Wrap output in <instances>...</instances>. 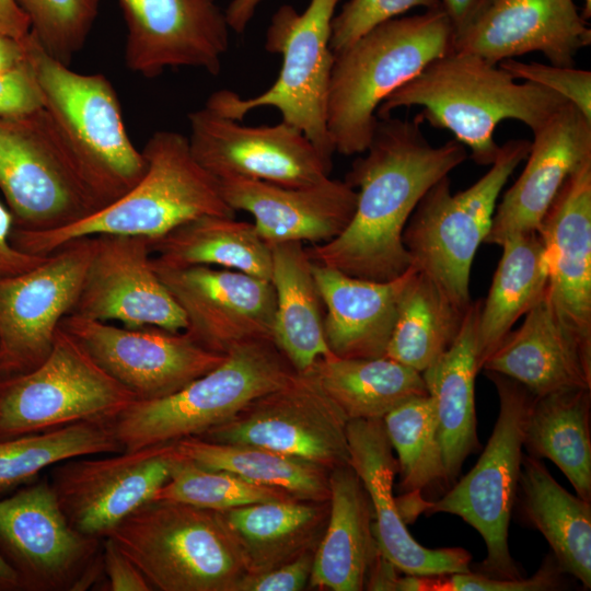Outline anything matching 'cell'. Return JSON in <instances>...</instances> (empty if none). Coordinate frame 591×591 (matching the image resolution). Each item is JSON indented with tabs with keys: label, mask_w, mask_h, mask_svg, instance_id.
<instances>
[{
	"label": "cell",
	"mask_w": 591,
	"mask_h": 591,
	"mask_svg": "<svg viewBox=\"0 0 591 591\" xmlns=\"http://www.w3.org/2000/svg\"><path fill=\"white\" fill-rule=\"evenodd\" d=\"M482 369L515 380L535 396L565 389H591V354L563 323L547 288L523 323L505 336Z\"/></svg>",
	"instance_id": "4316f807"
},
{
	"label": "cell",
	"mask_w": 591,
	"mask_h": 591,
	"mask_svg": "<svg viewBox=\"0 0 591 591\" xmlns=\"http://www.w3.org/2000/svg\"><path fill=\"white\" fill-rule=\"evenodd\" d=\"M521 518L540 531L559 568L591 588V501L560 486L544 463L523 454L517 491Z\"/></svg>",
	"instance_id": "4dcf8cb0"
},
{
	"label": "cell",
	"mask_w": 591,
	"mask_h": 591,
	"mask_svg": "<svg viewBox=\"0 0 591 591\" xmlns=\"http://www.w3.org/2000/svg\"><path fill=\"white\" fill-rule=\"evenodd\" d=\"M20 590V581L15 570L0 554V591Z\"/></svg>",
	"instance_id": "9f6ffc18"
},
{
	"label": "cell",
	"mask_w": 591,
	"mask_h": 591,
	"mask_svg": "<svg viewBox=\"0 0 591 591\" xmlns=\"http://www.w3.org/2000/svg\"><path fill=\"white\" fill-rule=\"evenodd\" d=\"M537 232L547 256L549 300L591 354V161L565 181Z\"/></svg>",
	"instance_id": "d4e9b609"
},
{
	"label": "cell",
	"mask_w": 591,
	"mask_h": 591,
	"mask_svg": "<svg viewBox=\"0 0 591 591\" xmlns=\"http://www.w3.org/2000/svg\"><path fill=\"white\" fill-rule=\"evenodd\" d=\"M591 44V30L573 0H491L453 39V50L498 65L528 53H542L552 65L572 67Z\"/></svg>",
	"instance_id": "7402d4cb"
},
{
	"label": "cell",
	"mask_w": 591,
	"mask_h": 591,
	"mask_svg": "<svg viewBox=\"0 0 591 591\" xmlns=\"http://www.w3.org/2000/svg\"><path fill=\"white\" fill-rule=\"evenodd\" d=\"M30 31V21L15 0H0V33L23 39Z\"/></svg>",
	"instance_id": "f5cc1de1"
},
{
	"label": "cell",
	"mask_w": 591,
	"mask_h": 591,
	"mask_svg": "<svg viewBox=\"0 0 591 591\" xmlns=\"http://www.w3.org/2000/svg\"><path fill=\"white\" fill-rule=\"evenodd\" d=\"M177 453L211 470L283 489L303 500L329 499V472L318 465L262 447L212 442L189 437L173 442Z\"/></svg>",
	"instance_id": "f35d334b"
},
{
	"label": "cell",
	"mask_w": 591,
	"mask_h": 591,
	"mask_svg": "<svg viewBox=\"0 0 591 591\" xmlns=\"http://www.w3.org/2000/svg\"><path fill=\"white\" fill-rule=\"evenodd\" d=\"M482 301L471 302L452 346L421 372L434 407L449 486L457 480L468 455L480 449L474 389L480 371L477 327Z\"/></svg>",
	"instance_id": "f546056e"
},
{
	"label": "cell",
	"mask_w": 591,
	"mask_h": 591,
	"mask_svg": "<svg viewBox=\"0 0 591 591\" xmlns=\"http://www.w3.org/2000/svg\"><path fill=\"white\" fill-rule=\"evenodd\" d=\"M263 0H231L228 4L225 18L231 31L243 33L252 21L258 5Z\"/></svg>",
	"instance_id": "11a10c76"
},
{
	"label": "cell",
	"mask_w": 591,
	"mask_h": 591,
	"mask_svg": "<svg viewBox=\"0 0 591 591\" xmlns=\"http://www.w3.org/2000/svg\"><path fill=\"white\" fill-rule=\"evenodd\" d=\"M27 59L25 38L18 39L0 33V76L5 74Z\"/></svg>",
	"instance_id": "db71d44e"
},
{
	"label": "cell",
	"mask_w": 591,
	"mask_h": 591,
	"mask_svg": "<svg viewBox=\"0 0 591 591\" xmlns=\"http://www.w3.org/2000/svg\"><path fill=\"white\" fill-rule=\"evenodd\" d=\"M137 396L60 326L34 369L0 376V439L92 419H114Z\"/></svg>",
	"instance_id": "7c38bea8"
},
{
	"label": "cell",
	"mask_w": 591,
	"mask_h": 591,
	"mask_svg": "<svg viewBox=\"0 0 591 591\" xmlns=\"http://www.w3.org/2000/svg\"><path fill=\"white\" fill-rule=\"evenodd\" d=\"M154 268L186 318L183 331L221 355L257 339H273L275 290L270 280L215 266Z\"/></svg>",
	"instance_id": "d6986e66"
},
{
	"label": "cell",
	"mask_w": 591,
	"mask_h": 591,
	"mask_svg": "<svg viewBox=\"0 0 591 591\" xmlns=\"http://www.w3.org/2000/svg\"><path fill=\"white\" fill-rule=\"evenodd\" d=\"M103 538L74 530L48 478L0 499V554L20 590L85 591L103 575Z\"/></svg>",
	"instance_id": "4fadbf2b"
},
{
	"label": "cell",
	"mask_w": 591,
	"mask_h": 591,
	"mask_svg": "<svg viewBox=\"0 0 591 591\" xmlns=\"http://www.w3.org/2000/svg\"><path fill=\"white\" fill-rule=\"evenodd\" d=\"M347 440L349 465L361 479L372 503L373 533L380 553L406 575L471 571L472 555L466 549L427 548L407 530L393 496L398 465L383 419L349 420Z\"/></svg>",
	"instance_id": "603a6c76"
},
{
	"label": "cell",
	"mask_w": 591,
	"mask_h": 591,
	"mask_svg": "<svg viewBox=\"0 0 591 591\" xmlns=\"http://www.w3.org/2000/svg\"><path fill=\"white\" fill-rule=\"evenodd\" d=\"M513 79H521L554 91L591 119V72L573 67L523 62L509 58L498 63Z\"/></svg>",
	"instance_id": "bcb514c9"
},
{
	"label": "cell",
	"mask_w": 591,
	"mask_h": 591,
	"mask_svg": "<svg viewBox=\"0 0 591 591\" xmlns=\"http://www.w3.org/2000/svg\"><path fill=\"white\" fill-rule=\"evenodd\" d=\"M127 36L126 67L152 79L167 68L192 67L218 76L230 26L218 0H117Z\"/></svg>",
	"instance_id": "44dd1931"
},
{
	"label": "cell",
	"mask_w": 591,
	"mask_h": 591,
	"mask_svg": "<svg viewBox=\"0 0 591 591\" xmlns=\"http://www.w3.org/2000/svg\"><path fill=\"white\" fill-rule=\"evenodd\" d=\"M188 142L217 179L244 177L281 186H308L328 177L333 164L308 137L285 121L247 126L206 106L188 114Z\"/></svg>",
	"instance_id": "2e32d148"
},
{
	"label": "cell",
	"mask_w": 591,
	"mask_h": 591,
	"mask_svg": "<svg viewBox=\"0 0 591 591\" xmlns=\"http://www.w3.org/2000/svg\"><path fill=\"white\" fill-rule=\"evenodd\" d=\"M582 16L587 20L591 16V0H583Z\"/></svg>",
	"instance_id": "6f0895ef"
},
{
	"label": "cell",
	"mask_w": 591,
	"mask_h": 591,
	"mask_svg": "<svg viewBox=\"0 0 591 591\" xmlns=\"http://www.w3.org/2000/svg\"><path fill=\"white\" fill-rule=\"evenodd\" d=\"M530 148L525 139L505 142L489 171L457 194L451 193L449 176L441 178L422 196L405 225L403 243L410 266L460 308L472 302V264L489 232L499 194Z\"/></svg>",
	"instance_id": "30bf717a"
},
{
	"label": "cell",
	"mask_w": 591,
	"mask_h": 591,
	"mask_svg": "<svg viewBox=\"0 0 591 591\" xmlns=\"http://www.w3.org/2000/svg\"><path fill=\"white\" fill-rule=\"evenodd\" d=\"M106 536L152 590L236 591L248 573L240 543L219 511L152 499Z\"/></svg>",
	"instance_id": "5b68a950"
},
{
	"label": "cell",
	"mask_w": 591,
	"mask_h": 591,
	"mask_svg": "<svg viewBox=\"0 0 591 591\" xmlns=\"http://www.w3.org/2000/svg\"><path fill=\"white\" fill-rule=\"evenodd\" d=\"M348 420L381 418L428 395L420 372L389 357L320 358L306 370Z\"/></svg>",
	"instance_id": "8d00e7d4"
},
{
	"label": "cell",
	"mask_w": 591,
	"mask_h": 591,
	"mask_svg": "<svg viewBox=\"0 0 591 591\" xmlns=\"http://www.w3.org/2000/svg\"><path fill=\"white\" fill-rule=\"evenodd\" d=\"M141 152L146 172L121 197L59 229L43 232L13 229V245L30 254L48 255L84 236L126 234L155 240L200 216L235 217L236 211L221 195L218 179L196 160L186 136L171 130L155 131Z\"/></svg>",
	"instance_id": "3957f363"
},
{
	"label": "cell",
	"mask_w": 591,
	"mask_h": 591,
	"mask_svg": "<svg viewBox=\"0 0 591 591\" xmlns=\"http://www.w3.org/2000/svg\"><path fill=\"white\" fill-rule=\"evenodd\" d=\"M565 575L549 554L530 578L499 579L472 570L430 576L406 575L398 576L394 591H551L563 589Z\"/></svg>",
	"instance_id": "ee69618b"
},
{
	"label": "cell",
	"mask_w": 591,
	"mask_h": 591,
	"mask_svg": "<svg viewBox=\"0 0 591 591\" xmlns=\"http://www.w3.org/2000/svg\"><path fill=\"white\" fill-rule=\"evenodd\" d=\"M419 7L441 8L439 0H348L332 21V50L337 54L376 25Z\"/></svg>",
	"instance_id": "f6af8a7d"
},
{
	"label": "cell",
	"mask_w": 591,
	"mask_h": 591,
	"mask_svg": "<svg viewBox=\"0 0 591 591\" xmlns=\"http://www.w3.org/2000/svg\"><path fill=\"white\" fill-rule=\"evenodd\" d=\"M500 246L502 255L479 311L477 354L480 370L514 323L543 297L548 283L547 256L537 231L512 235Z\"/></svg>",
	"instance_id": "d590c367"
},
{
	"label": "cell",
	"mask_w": 591,
	"mask_h": 591,
	"mask_svg": "<svg viewBox=\"0 0 591 591\" xmlns=\"http://www.w3.org/2000/svg\"><path fill=\"white\" fill-rule=\"evenodd\" d=\"M533 135L525 166L496 206L484 243L537 231L565 181L591 161V119L569 102Z\"/></svg>",
	"instance_id": "cb8c5ba5"
},
{
	"label": "cell",
	"mask_w": 591,
	"mask_h": 591,
	"mask_svg": "<svg viewBox=\"0 0 591 591\" xmlns=\"http://www.w3.org/2000/svg\"><path fill=\"white\" fill-rule=\"evenodd\" d=\"M383 424L397 455L402 496L422 497V491L436 485L449 486L429 395L402 403L383 417Z\"/></svg>",
	"instance_id": "60d3db41"
},
{
	"label": "cell",
	"mask_w": 591,
	"mask_h": 591,
	"mask_svg": "<svg viewBox=\"0 0 591 591\" xmlns=\"http://www.w3.org/2000/svg\"><path fill=\"white\" fill-rule=\"evenodd\" d=\"M328 484L329 517L314 554L309 587L361 591L380 553L372 503L350 465L333 468Z\"/></svg>",
	"instance_id": "f1b7e54d"
},
{
	"label": "cell",
	"mask_w": 591,
	"mask_h": 591,
	"mask_svg": "<svg viewBox=\"0 0 591 591\" xmlns=\"http://www.w3.org/2000/svg\"><path fill=\"white\" fill-rule=\"evenodd\" d=\"M568 101L544 86L517 83L507 71L480 56L451 50L431 61L414 79L391 93L378 119L401 107L420 106L419 116L434 128L451 131L471 150L478 165H491L500 146L499 123L514 119L538 130Z\"/></svg>",
	"instance_id": "7a4b0ae2"
},
{
	"label": "cell",
	"mask_w": 591,
	"mask_h": 591,
	"mask_svg": "<svg viewBox=\"0 0 591 591\" xmlns=\"http://www.w3.org/2000/svg\"><path fill=\"white\" fill-rule=\"evenodd\" d=\"M153 262L165 267L215 266L270 280V245L254 223L205 215L151 240Z\"/></svg>",
	"instance_id": "836d02e7"
},
{
	"label": "cell",
	"mask_w": 591,
	"mask_h": 591,
	"mask_svg": "<svg viewBox=\"0 0 591 591\" xmlns=\"http://www.w3.org/2000/svg\"><path fill=\"white\" fill-rule=\"evenodd\" d=\"M91 258L72 313L101 322L169 332L186 328L185 315L160 279L149 237L94 235Z\"/></svg>",
	"instance_id": "ffe728a7"
},
{
	"label": "cell",
	"mask_w": 591,
	"mask_h": 591,
	"mask_svg": "<svg viewBox=\"0 0 591 591\" xmlns=\"http://www.w3.org/2000/svg\"><path fill=\"white\" fill-rule=\"evenodd\" d=\"M339 0H310L299 12L279 7L266 31L265 49L281 55L277 80L260 94L242 99L218 90L207 100L210 111L242 120L258 107H274L281 120L300 129L329 164L335 149L327 126V107L335 54L331 47L332 21Z\"/></svg>",
	"instance_id": "9c48e42d"
},
{
	"label": "cell",
	"mask_w": 591,
	"mask_h": 591,
	"mask_svg": "<svg viewBox=\"0 0 591 591\" xmlns=\"http://www.w3.org/2000/svg\"><path fill=\"white\" fill-rule=\"evenodd\" d=\"M173 443L85 455L53 466L48 478L70 523L104 538L125 517L154 499L170 476Z\"/></svg>",
	"instance_id": "ac0fdd59"
},
{
	"label": "cell",
	"mask_w": 591,
	"mask_h": 591,
	"mask_svg": "<svg viewBox=\"0 0 591 591\" xmlns=\"http://www.w3.org/2000/svg\"><path fill=\"white\" fill-rule=\"evenodd\" d=\"M591 389L575 387L535 396L530 408L523 449L551 460L577 496L591 501Z\"/></svg>",
	"instance_id": "e575fe53"
},
{
	"label": "cell",
	"mask_w": 591,
	"mask_h": 591,
	"mask_svg": "<svg viewBox=\"0 0 591 591\" xmlns=\"http://www.w3.org/2000/svg\"><path fill=\"white\" fill-rule=\"evenodd\" d=\"M348 421L308 372H296L199 438L262 447L332 471L349 465Z\"/></svg>",
	"instance_id": "5bb4252c"
},
{
	"label": "cell",
	"mask_w": 591,
	"mask_h": 591,
	"mask_svg": "<svg viewBox=\"0 0 591 591\" xmlns=\"http://www.w3.org/2000/svg\"><path fill=\"white\" fill-rule=\"evenodd\" d=\"M60 327L138 401L169 396L225 358L201 347L183 331L119 327L77 314L65 316Z\"/></svg>",
	"instance_id": "e0dca14e"
},
{
	"label": "cell",
	"mask_w": 591,
	"mask_h": 591,
	"mask_svg": "<svg viewBox=\"0 0 591 591\" xmlns=\"http://www.w3.org/2000/svg\"><path fill=\"white\" fill-rule=\"evenodd\" d=\"M221 195L235 211L252 215L258 234L268 243L328 242L351 220L357 192L345 179L331 178L299 187L259 179H218Z\"/></svg>",
	"instance_id": "484cf974"
},
{
	"label": "cell",
	"mask_w": 591,
	"mask_h": 591,
	"mask_svg": "<svg viewBox=\"0 0 591 591\" xmlns=\"http://www.w3.org/2000/svg\"><path fill=\"white\" fill-rule=\"evenodd\" d=\"M103 575L109 591H152L138 567L111 537L103 538Z\"/></svg>",
	"instance_id": "681fc988"
},
{
	"label": "cell",
	"mask_w": 591,
	"mask_h": 591,
	"mask_svg": "<svg viewBox=\"0 0 591 591\" xmlns=\"http://www.w3.org/2000/svg\"><path fill=\"white\" fill-rule=\"evenodd\" d=\"M93 237L73 240L39 265L0 278V376L27 372L48 356L78 301Z\"/></svg>",
	"instance_id": "9a60e30c"
},
{
	"label": "cell",
	"mask_w": 591,
	"mask_h": 591,
	"mask_svg": "<svg viewBox=\"0 0 591 591\" xmlns=\"http://www.w3.org/2000/svg\"><path fill=\"white\" fill-rule=\"evenodd\" d=\"M451 50V23L442 8H437L385 21L335 54L327 107L335 152H364L381 103Z\"/></svg>",
	"instance_id": "277c9868"
},
{
	"label": "cell",
	"mask_w": 591,
	"mask_h": 591,
	"mask_svg": "<svg viewBox=\"0 0 591 591\" xmlns=\"http://www.w3.org/2000/svg\"><path fill=\"white\" fill-rule=\"evenodd\" d=\"M315 551L257 575H246L236 591H300L309 587Z\"/></svg>",
	"instance_id": "c3c4849f"
},
{
	"label": "cell",
	"mask_w": 591,
	"mask_h": 591,
	"mask_svg": "<svg viewBox=\"0 0 591 591\" xmlns=\"http://www.w3.org/2000/svg\"><path fill=\"white\" fill-rule=\"evenodd\" d=\"M243 551L247 575H257L316 551L329 500L288 499L221 511Z\"/></svg>",
	"instance_id": "d6a6232c"
},
{
	"label": "cell",
	"mask_w": 591,
	"mask_h": 591,
	"mask_svg": "<svg viewBox=\"0 0 591 591\" xmlns=\"http://www.w3.org/2000/svg\"><path fill=\"white\" fill-rule=\"evenodd\" d=\"M13 217L0 201V278L24 273L43 263L48 255H35L16 248L12 241Z\"/></svg>",
	"instance_id": "f907efd6"
},
{
	"label": "cell",
	"mask_w": 591,
	"mask_h": 591,
	"mask_svg": "<svg viewBox=\"0 0 591 591\" xmlns=\"http://www.w3.org/2000/svg\"><path fill=\"white\" fill-rule=\"evenodd\" d=\"M467 308L454 304L416 270L399 298L385 357L421 373L452 346Z\"/></svg>",
	"instance_id": "74e56055"
},
{
	"label": "cell",
	"mask_w": 591,
	"mask_h": 591,
	"mask_svg": "<svg viewBox=\"0 0 591 591\" xmlns=\"http://www.w3.org/2000/svg\"><path fill=\"white\" fill-rule=\"evenodd\" d=\"M485 374L497 390L499 413L476 464L438 500L402 495L395 500L406 524L421 513L460 517L486 544L487 556L476 572L517 579L522 572L510 555L509 523L515 505L526 419L535 395L509 376L491 371Z\"/></svg>",
	"instance_id": "8992f818"
},
{
	"label": "cell",
	"mask_w": 591,
	"mask_h": 591,
	"mask_svg": "<svg viewBox=\"0 0 591 591\" xmlns=\"http://www.w3.org/2000/svg\"><path fill=\"white\" fill-rule=\"evenodd\" d=\"M312 271L325 309L323 327L331 352L339 358L384 357L399 298L416 268L386 281L352 277L313 262Z\"/></svg>",
	"instance_id": "83f0119b"
},
{
	"label": "cell",
	"mask_w": 591,
	"mask_h": 591,
	"mask_svg": "<svg viewBox=\"0 0 591 591\" xmlns=\"http://www.w3.org/2000/svg\"><path fill=\"white\" fill-rule=\"evenodd\" d=\"M42 107V92L27 59L0 76V117L19 116Z\"/></svg>",
	"instance_id": "7dc6e473"
},
{
	"label": "cell",
	"mask_w": 591,
	"mask_h": 591,
	"mask_svg": "<svg viewBox=\"0 0 591 591\" xmlns=\"http://www.w3.org/2000/svg\"><path fill=\"white\" fill-rule=\"evenodd\" d=\"M491 0H439L452 30L453 39L464 32Z\"/></svg>",
	"instance_id": "816d5d0a"
},
{
	"label": "cell",
	"mask_w": 591,
	"mask_h": 591,
	"mask_svg": "<svg viewBox=\"0 0 591 591\" xmlns=\"http://www.w3.org/2000/svg\"><path fill=\"white\" fill-rule=\"evenodd\" d=\"M269 245L276 300L273 341L297 372H305L317 359L334 356L324 335L312 260L301 242Z\"/></svg>",
	"instance_id": "1f68e13d"
},
{
	"label": "cell",
	"mask_w": 591,
	"mask_h": 591,
	"mask_svg": "<svg viewBox=\"0 0 591 591\" xmlns=\"http://www.w3.org/2000/svg\"><path fill=\"white\" fill-rule=\"evenodd\" d=\"M297 371L273 339L242 343L216 368L179 391L137 401L113 420L124 451L200 437L231 420L255 398L283 385Z\"/></svg>",
	"instance_id": "ba28073f"
},
{
	"label": "cell",
	"mask_w": 591,
	"mask_h": 591,
	"mask_svg": "<svg viewBox=\"0 0 591 591\" xmlns=\"http://www.w3.org/2000/svg\"><path fill=\"white\" fill-rule=\"evenodd\" d=\"M422 123L419 114L378 120L369 147L345 177L357 192L354 216L333 240L305 247L313 263L376 281L410 267L403 243L409 217L429 188L467 159L455 139L431 146Z\"/></svg>",
	"instance_id": "6da1fadb"
},
{
	"label": "cell",
	"mask_w": 591,
	"mask_h": 591,
	"mask_svg": "<svg viewBox=\"0 0 591 591\" xmlns=\"http://www.w3.org/2000/svg\"><path fill=\"white\" fill-rule=\"evenodd\" d=\"M112 420H83L40 432L1 438L0 493L33 480L42 471L62 461L124 451Z\"/></svg>",
	"instance_id": "ab89813d"
},
{
	"label": "cell",
	"mask_w": 591,
	"mask_h": 591,
	"mask_svg": "<svg viewBox=\"0 0 591 591\" xmlns=\"http://www.w3.org/2000/svg\"><path fill=\"white\" fill-rule=\"evenodd\" d=\"M154 499L221 512L252 503L299 498L283 489L256 484L225 471L206 468L177 453L173 444L169 479Z\"/></svg>",
	"instance_id": "b9f144b4"
},
{
	"label": "cell",
	"mask_w": 591,
	"mask_h": 591,
	"mask_svg": "<svg viewBox=\"0 0 591 591\" xmlns=\"http://www.w3.org/2000/svg\"><path fill=\"white\" fill-rule=\"evenodd\" d=\"M31 33L51 57L70 66L83 49L99 14L100 0H15Z\"/></svg>",
	"instance_id": "7bdbcfd3"
},
{
	"label": "cell",
	"mask_w": 591,
	"mask_h": 591,
	"mask_svg": "<svg viewBox=\"0 0 591 591\" xmlns=\"http://www.w3.org/2000/svg\"><path fill=\"white\" fill-rule=\"evenodd\" d=\"M0 192L13 229L50 231L104 207L44 108L0 117Z\"/></svg>",
	"instance_id": "8fae6325"
},
{
	"label": "cell",
	"mask_w": 591,
	"mask_h": 591,
	"mask_svg": "<svg viewBox=\"0 0 591 591\" xmlns=\"http://www.w3.org/2000/svg\"><path fill=\"white\" fill-rule=\"evenodd\" d=\"M25 46L43 106L105 207L132 188L147 167L127 132L116 90L104 74L79 73L51 57L31 31Z\"/></svg>",
	"instance_id": "52a82bcc"
}]
</instances>
